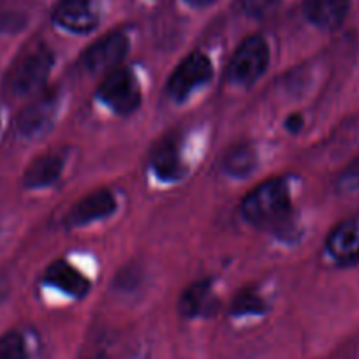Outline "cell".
Here are the masks:
<instances>
[{"instance_id": "20", "label": "cell", "mask_w": 359, "mask_h": 359, "mask_svg": "<svg viewBox=\"0 0 359 359\" xmlns=\"http://www.w3.org/2000/svg\"><path fill=\"white\" fill-rule=\"evenodd\" d=\"M338 187L344 192H352L359 189V157L348 165L344 171V175L340 176V182H338Z\"/></svg>"}, {"instance_id": "18", "label": "cell", "mask_w": 359, "mask_h": 359, "mask_svg": "<svg viewBox=\"0 0 359 359\" xmlns=\"http://www.w3.org/2000/svg\"><path fill=\"white\" fill-rule=\"evenodd\" d=\"M266 310L264 302L254 292H243L238 296L233 303V313L238 316H247V313H262Z\"/></svg>"}, {"instance_id": "16", "label": "cell", "mask_w": 359, "mask_h": 359, "mask_svg": "<svg viewBox=\"0 0 359 359\" xmlns=\"http://www.w3.org/2000/svg\"><path fill=\"white\" fill-rule=\"evenodd\" d=\"M257 164V155L250 144H236L224 157V169L234 178H245Z\"/></svg>"}, {"instance_id": "2", "label": "cell", "mask_w": 359, "mask_h": 359, "mask_svg": "<svg viewBox=\"0 0 359 359\" xmlns=\"http://www.w3.org/2000/svg\"><path fill=\"white\" fill-rule=\"evenodd\" d=\"M53 53L43 43H32L20 53L6 78V88L16 97L39 92L50 76Z\"/></svg>"}, {"instance_id": "14", "label": "cell", "mask_w": 359, "mask_h": 359, "mask_svg": "<svg viewBox=\"0 0 359 359\" xmlns=\"http://www.w3.org/2000/svg\"><path fill=\"white\" fill-rule=\"evenodd\" d=\"M62 169H64V161L58 155L50 154L36 158L25 172L27 187L43 189L53 185L60 178Z\"/></svg>"}, {"instance_id": "10", "label": "cell", "mask_w": 359, "mask_h": 359, "mask_svg": "<svg viewBox=\"0 0 359 359\" xmlns=\"http://www.w3.org/2000/svg\"><path fill=\"white\" fill-rule=\"evenodd\" d=\"M327 252L340 264L359 262V219L341 222L327 238Z\"/></svg>"}, {"instance_id": "9", "label": "cell", "mask_w": 359, "mask_h": 359, "mask_svg": "<svg viewBox=\"0 0 359 359\" xmlns=\"http://www.w3.org/2000/svg\"><path fill=\"white\" fill-rule=\"evenodd\" d=\"M57 95L46 94L27 106L18 116V129L23 136L36 137L51 127L57 113Z\"/></svg>"}, {"instance_id": "7", "label": "cell", "mask_w": 359, "mask_h": 359, "mask_svg": "<svg viewBox=\"0 0 359 359\" xmlns=\"http://www.w3.org/2000/svg\"><path fill=\"white\" fill-rule=\"evenodd\" d=\"M53 20L65 30L88 34L101 22L99 0H62L55 8Z\"/></svg>"}, {"instance_id": "17", "label": "cell", "mask_w": 359, "mask_h": 359, "mask_svg": "<svg viewBox=\"0 0 359 359\" xmlns=\"http://www.w3.org/2000/svg\"><path fill=\"white\" fill-rule=\"evenodd\" d=\"M0 359H29L22 334L13 331L0 337Z\"/></svg>"}, {"instance_id": "15", "label": "cell", "mask_w": 359, "mask_h": 359, "mask_svg": "<svg viewBox=\"0 0 359 359\" xmlns=\"http://www.w3.org/2000/svg\"><path fill=\"white\" fill-rule=\"evenodd\" d=\"M217 299L208 282H198L185 291L180 299V310L185 317L210 316L215 310Z\"/></svg>"}, {"instance_id": "4", "label": "cell", "mask_w": 359, "mask_h": 359, "mask_svg": "<svg viewBox=\"0 0 359 359\" xmlns=\"http://www.w3.org/2000/svg\"><path fill=\"white\" fill-rule=\"evenodd\" d=\"M269 50L262 37L252 36L245 39L234 51L229 62V79L236 85H252L261 78L268 67Z\"/></svg>"}, {"instance_id": "19", "label": "cell", "mask_w": 359, "mask_h": 359, "mask_svg": "<svg viewBox=\"0 0 359 359\" xmlns=\"http://www.w3.org/2000/svg\"><path fill=\"white\" fill-rule=\"evenodd\" d=\"M280 0H240V6L245 15L252 18H262V16L273 13Z\"/></svg>"}, {"instance_id": "22", "label": "cell", "mask_w": 359, "mask_h": 359, "mask_svg": "<svg viewBox=\"0 0 359 359\" xmlns=\"http://www.w3.org/2000/svg\"><path fill=\"white\" fill-rule=\"evenodd\" d=\"M187 2L192 6H208L212 4L213 0H187Z\"/></svg>"}, {"instance_id": "21", "label": "cell", "mask_w": 359, "mask_h": 359, "mask_svg": "<svg viewBox=\"0 0 359 359\" xmlns=\"http://www.w3.org/2000/svg\"><path fill=\"white\" fill-rule=\"evenodd\" d=\"M302 123H303V120H302V116H299V115L291 116V118L287 120V127L291 130H298L299 127H302Z\"/></svg>"}, {"instance_id": "8", "label": "cell", "mask_w": 359, "mask_h": 359, "mask_svg": "<svg viewBox=\"0 0 359 359\" xmlns=\"http://www.w3.org/2000/svg\"><path fill=\"white\" fill-rule=\"evenodd\" d=\"M116 208L115 196L109 191H95L76 203L69 212L65 222L69 226H85L94 220L106 219L111 215Z\"/></svg>"}, {"instance_id": "11", "label": "cell", "mask_w": 359, "mask_h": 359, "mask_svg": "<svg viewBox=\"0 0 359 359\" xmlns=\"http://www.w3.org/2000/svg\"><path fill=\"white\" fill-rule=\"evenodd\" d=\"M348 13V0H305V15L323 30H334Z\"/></svg>"}, {"instance_id": "1", "label": "cell", "mask_w": 359, "mask_h": 359, "mask_svg": "<svg viewBox=\"0 0 359 359\" xmlns=\"http://www.w3.org/2000/svg\"><path fill=\"white\" fill-rule=\"evenodd\" d=\"M243 217L261 229H278L289 220L292 212L289 189L284 180H269L255 187L241 206Z\"/></svg>"}, {"instance_id": "6", "label": "cell", "mask_w": 359, "mask_h": 359, "mask_svg": "<svg viewBox=\"0 0 359 359\" xmlns=\"http://www.w3.org/2000/svg\"><path fill=\"white\" fill-rule=\"evenodd\" d=\"M129 51V39L126 34L113 32L102 37L85 51L81 65L88 72H109L118 67Z\"/></svg>"}, {"instance_id": "3", "label": "cell", "mask_w": 359, "mask_h": 359, "mask_svg": "<svg viewBox=\"0 0 359 359\" xmlns=\"http://www.w3.org/2000/svg\"><path fill=\"white\" fill-rule=\"evenodd\" d=\"M99 99L118 115H130L141 104V90L133 71L116 67L108 72L97 92Z\"/></svg>"}, {"instance_id": "5", "label": "cell", "mask_w": 359, "mask_h": 359, "mask_svg": "<svg viewBox=\"0 0 359 359\" xmlns=\"http://www.w3.org/2000/svg\"><path fill=\"white\" fill-rule=\"evenodd\" d=\"M213 76V67L203 53H192L185 58L168 83V94L175 101H184L196 88L208 83Z\"/></svg>"}, {"instance_id": "12", "label": "cell", "mask_w": 359, "mask_h": 359, "mask_svg": "<svg viewBox=\"0 0 359 359\" xmlns=\"http://www.w3.org/2000/svg\"><path fill=\"white\" fill-rule=\"evenodd\" d=\"M151 168L164 182H176L182 178L185 165L178 144L172 140H162L151 151Z\"/></svg>"}, {"instance_id": "23", "label": "cell", "mask_w": 359, "mask_h": 359, "mask_svg": "<svg viewBox=\"0 0 359 359\" xmlns=\"http://www.w3.org/2000/svg\"><path fill=\"white\" fill-rule=\"evenodd\" d=\"M88 359H108V358H106V355H102V354H97V355H92V358H88Z\"/></svg>"}, {"instance_id": "13", "label": "cell", "mask_w": 359, "mask_h": 359, "mask_svg": "<svg viewBox=\"0 0 359 359\" xmlns=\"http://www.w3.org/2000/svg\"><path fill=\"white\" fill-rule=\"evenodd\" d=\"M46 282L76 298H83L90 289V282L86 280L85 275L79 273L74 266L65 261H57L48 268Z\"/></svg>"}]
</instances>
